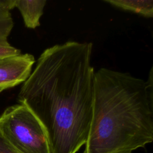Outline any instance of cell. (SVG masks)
Listing matches in <instances>:
<instances>
[{
    "mask_svg": "<svg viewBox=\"0 0 153 153\" xmlns=\"http://www.w3.org/2000/svg\"><path fill=\"white\" fill-rule=\"evenodd\" d=\"M0 130L21 153H52L47 133L25 105L7 107L0 115Z\"/></svg>",
    "mask_w": 153,
    "mask_h": 153,
    "instance_id": "cell-3",
    "label": "cell"
},
{
    "mask_svg": "<svg viewBox=\"0 0 153 153\" xmlns=\"http://www.w3.org/2000/svg\"><path fill=\"white\" fill-rule=\"evenodd\" d=\"M35 63L33 55L25 53L5 58L0 63V93L24 82Z\"/></svg>",
    "mask_w": 153,
    "mask_h": 153,
    "instance_id": "cell-4",
    "label": "cell"
},
{
    "mask_svg": "<svg viewBox=\"0 0 153 153\" xmlns=\"http://www.w3.org/2000/svg\"><path fill=\"white\" fill-rule=\"evenodd\" d=\"M15 2L16 0H0V59L21 53L20 50L11 45L8 41L14 26L10 10L15 8Z\"/></svg>",
    "mask_w": 153,
    "mask_h": 153,
    "instance_id": "cell-5",
    "label": "cell"
},
{
    "mask_svg": "<svg viewBox=\"0 0 153 153\" xmlns=\"http://www.w3.org/2000/svg\"><path fill=\"white\" fill-rule=\"evenodd\" d=\"M4 59H5V58H4ZM4 59H0V63L3 61V60H4Z\"/></svg>",
    "mask_w": 153,
    "mask_h": 153,
    "instance_id": "cell-8",
    "label": "cell"
},
{
    "mask_svg": "<svg viewBox=\"0 0 153 153\" xmlns=\"http://www.w3.org/2000/svg\"><path fill=\"white\" fill-rule=\"evenodd\" d=\"M92 44L68 41L45 49L17 96L45 128L52 153H76L93 116Z\"/></svg>",
    "mask_w": 153,
    "mask_h": 153,
    "instance_id": "cell-1",
    "label": "cell"
},
{
    "mask_svg": "<svg viewBox=\"0 0 153 153\" xmlns=\"http://www.w3.org/2000/svg\"><path fill=\"white\" fill-rule=\"evenodd\" d=\"M146 81L102 68L83 153H131L153 141V75Z\"/></svg>",
    "mask_w": 153,
    "mask_h": 153,
    "instance_id": "cell-2",
    "label": "cell"
},
{
    "mask_svg": "<svg viewBox=\"0 0 153 153\" xmlns=\"http://www.w3.org/2000/svg\"><path fill=\"white\" fill-rule=\"evenodd\" d=\"M46 2L45 0H16L15 7L20 12L26 27L35 29L40 25L39 19Z\"/></svg>",
    "mask_w": 153,
    "mask_h": 153,
    "instance_id": "cell-6",
    "label": "cell"
},
{
    "mask_svg": "<svg viewBox=\"0 0 153 153\" xmlns=\"http://www.w3.org/2000/svg\"><path fill=\"white\" fill-rule=\"evenodd\" d=\"M117 8L139 14L145 17L153 16L152 0H105Z\"/></svg>",
    "mask_w": 153,
    "mask_h": 153,
    "instance_id": "cell-7",
    "label": "cell"
}]
</instances>
